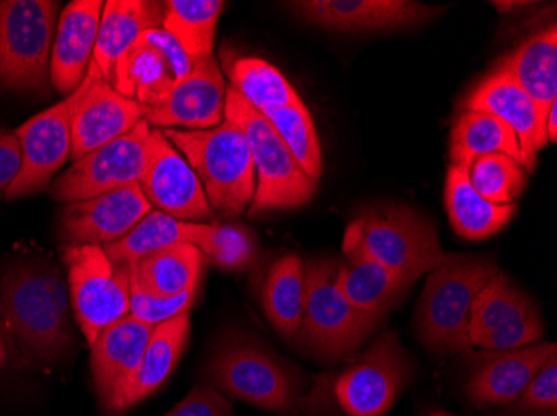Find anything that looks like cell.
I'll list each match as a JSON object with an SVG mask.
<instances>
[{"label":"cell","mask_w":557,"mask_h":416,"mask_svg":"<svg viewBox=\"0 0 557 416\" xmlns=\"http://www.w3.org/2000/svg\"><path fill=\"white\" fill-rule=\"evenodd\" d=\"M0 315L27 365H52L69 352L67 285L55 265L29 260L9 268L0 278Z\"/></svg>","instance_id":"1"},{"label":"cell","mask_w":557,"mask_h":416,"mask_svg":"<svg viewBox=\"0 0 557 416\" xmlns=\"http://www.w3.org/2000/svg\"><path fill=\"white\" fill-rule=\"evenodd\" d=\"M208 383L231 399L265 412L293 416L306 409L299 371L269 346L243 331H231L206 367Z\"/></svg>","instance_id":"2"},{"label":"cell","mask_w":557,"mask_h":416,"mask_svg":"<svg viewBox=\"0 0 557 416\" xmlns=\"http://www.w3.org/2000/svg\"><path fill=\"white\" fill-rule=\"evenodd\" d=\"M359 250L396 275L409 289L443 262L436 227L411 206L377 203L350 222L343 252Z\"/></svg>","instance_id":"3"},{"label":"cell","mask_w":557,"mask_h":416,"mask_svg":"<svg viewBox=\"0 0 557 416\" xmlns=\"http://www.w3.org/2000/svg\"><path fill=\"white\" fill-rule=\"evenodd\" d=\"M500 272L493 260L484 256H444L437 267L429 272L428 281L416 312V331L419 340L433 352L471 353L469 318L475 297L487 281Z\"/></svg>","instance_id":"4"},{"label":"cell","mask_w":557,"mask_h":416,"mask_svg":"<svg viewBox=\"0 0 557 416\" xmlns=\"http://www.w3.org/2000/svg\"><path fill=\"white\" fill-rule=\"evenodd\" d=\"M165 139L183 152L199 177L212 211L243 214L256 193V168L247 137L237 125L224 121L206 130L164 128Z\"/></svg>","instance_id":"5"},{"label":"cell","mask_w":557,"mask_h":416,"mask_svg":"<svg viewBox=\"0 0 557 416\" xmlns=\"http://www.w3.org/2000/svg\"><path fill=\"white\" fill-rule=\"evenodd\" d=\"M337 262L304 264V305L299 335L312 353L331 362L352 358L384 317L354 308L336 285Z\"/></svg>","instance_id":"6"},{"label":"cell","mask_w":557,"mask_h":416,"mask_svg":"<svg viewBox=\"0 0 557 416\" xmlns=\"http://www.w3.org/2000/svg\"><path fill=\"white\" fill-rule=\"evenodd\" d=\"M224 121L243 130L255 159L256 193L249 205L250 215L293 211L314 197L318 181L304 174L271 122L231 86L225 90Z\"/></svg>","instance_id":"7"},{"label":"cell","mask_w":557,"mask_h":416,"mask_svg":"<svg viewBox=\"0 0 557 416\" xmlns=\"http://www.w3.org/2000/svg\"><path fill=\"white\" fill-rule=\"evenodd\" d=\"M58 22L59 2L0 0V86L15 92L46 90Z\"/></svg>","instance_id":"8"},{"label":"cell","mask_w":557,"mask_h":416,"mask_svg":"<svg viewBox=\"0 0 557 416\" xmlns=\"http://www.w3.org/2000/svg\"><path fill=\"white\" fill-rule=\"evenodd\" d=\"M75 320L92 346L106 328L131 314L129 267L112 264L99 245L64 247Z\"/></svg>","instance_id":"9"},{"label":"cell","mask_w":557,"mask_h":416,"mask_svg":"<svg viewBox=\"0 0 557 416\" xmlns=\"http://www.w3.org/2000/svg\"><path fill=\"white\" fill-rule=\"evenodd\" d=\"M411 362L396 331L379 335L325 390L347 416H384L393 408L411 378Z\"/></svg>","instance_id":"10"},{"label":"cell","mask_w":557,"mask_h":416,"mask_svg":"<svg viewBox=\"0 0 557 416\" xmlns=\"http://www.w3.org/2000/svg\"><path fill=\"white\" fill-rule=\"evenodd\" d=\"M150 133L152 127L143 121L129 134L87 153L52 184L50 196L67 205L136 184L149 157Z\"/></svg>","instance_id":"11"},{"label":"cell","mask_w":557,"mask_h":416,"mask_svg":"<svg viewBox=\"0 0 557 416\" xmlns=\"http://www.w3.org/2000/svg\"><path fill=\"white\" fill-rule=\"evenodd\" d=\"M543 337V320L534 303L508 275L497 272L471 306L469 340L472 349H522Z\"/></svg>","instance_id":"12"},{"label":"cell","mask_w":557,"mask_h":416,"mask_svg":"<svg viewBox=\"0 0 557 416\" xmlns=\"http://www.w3.org/2000/svg\"><path fill=\"white\" fill-rule=\"evenodd\" d=\"M71 159L86 157L99 147L129 134L144 121L139 103L125 99L102 77L94 61L86 79L71 96Z\"/></svg>","instance_id":"13"},{"label":"cell","mask_w":557,"mask_h":416,"mask_svg":"<svg viewBox=\"0 0 557 416\" xmlns=\"http://www.w3.org/2000/svg\"><path fill=\"white\" fill-rule=\"evenodd\" d=\"M139 187L150 206L181 222L202 224L212 218L202 184L186 159L165 139L161 128L150 133L149 157Z\"/></svg>","instance_id":"14"},{"label":"cell","mask_w":557,"mask_h":416,"mask_svg":"<svg viewBox=\"0 0 557 416\" xmlns=\"http://www.w3.org/2000/svg\"><path fill=\"white\" fill-rule=\"evenodd\" d=\"M287 8L308 24L339 33L409 29L446 12V8L411 0H302Z\"/></svg>","instance_id":"15"},{"label":"cell","mask_w":557,"mask_h":416,"mask_svg":"<svg viewBox=\"0 0 557 416\" xmlns=\"http://www.w3.org/2000/svg\"><path fill=\"white\" fill-rule=\"evenodd\" d=\"M15 134L21 142L22 167L5 193L9 202L44 192L71 157V97L25 122Z\"/></svg>","instance_id":"16"},{"label":"cell","mask_w":557,"mask_h":416,"mask_svg":"<svg viewBox=\"0 0 557 416\" xmlns=\"http://www.w3.org/2000/svg\"><path fill=\"white\" fill-rule=\"evenodd\" d=\"M152 206L139 181L89 200L67 203L59 218V237L64 247L99 245L122 239Z\"/></svg>","instance_id":"17"},{"label":"cell","mask_w":557,"mask_h":416,"mask_svg":"<svg viewBox=\"0 0 557 416\" xmlns=\"http://www.w3.org/2000/svg\"><path fill=\"white\" fill-rule=\"evenodd\" d=\"M224 75L214 55L194 61L189 77L175 83L169 96L154 108H143L144 121L156 128L206 130L224 122Z\"/></svg>","instance_id":"18"},{"label":"cell","mask_w":557,"mask_h":416,"mask_svg":"<svg viewBox=\"0 0 557 416\" xmlns=\"http://www.w3.org/2000/svg\"><path fill=\"white\" fill-rule=\"evenodd\" d=\"M472 362L469 400L475 406L512 405L534 375L557 355L556 343L543 342L515 350H483L468 353Z\"/></svg>","instance_id":"19"},{"label":"cell","mask_w":557,"mask_h":416,"mask_svg":"<svg viewBox=\"0 0 557 416\" xmlns=\"http://www.w3.org/2000/svg\"><path fill=\"white\" fill-rule=\"evenodd\" d=\"M466 111H483L496 115L512 128L521 147L524 168L533 174L537 153L547 146V112L541 111L506 72L496 68L465 100Z\"/></svg>","instance_id":"20"},{"label":"cell","mask_w":557,"mask_h":416,"mask_svg":"<svg viewBox=\"0 0 557 416\" xmlns=\"http://www.w3.org/2000/svg\"><path fill=\"white\" fill-rule=\"evenodd\" d=\"M102 9V0H74L59 15L50 58V83L62 96H71L86 79L96 50Z\"/></svg>","instance_id":"21"},{"label":"cell","mask_w":557,"mask_h":416,"mask_svg":"<svg viewBox=\"0 0 557 416\" xmlns=\"http://www.w3.org/2000/svg\"><path fill=\"white\" fill-rule=\"evenodd\" d=\"M154 327L133 315L115 322L97 337L90 353L94 385L102 408H108L143 362Z\"/></svg>","instance_id":"22"},{"label":"cell","mask_w":557,"mask_h":416,"mask_svg":"<svg viewBox=\"0 0 557 416\" xmlns=\"http://www.w3.org/2000/svg\"><path fill=\"white\" fill-rule=\"evenodd\" d=\"M189 330V314L180 315L154 327L139 368L115 396L114 402L106 408L109 416L127 412L158 392L180 362L186 349Z\"/></svg>","instance_id":"23"},{"label":"cell","mask_w":557,"mask_h":416,"mask_svg":"<svg viewBox=\"0 0 557 416\" xmlns=\"http://www.w3.org/2000/svg\"><path fill=\"white\" fill-rule=\"evenodd\" d=\"M164 2L150 0H109L100 17L99 36L94 50V64L111 84L115 62L129 50L146 30L164 24Z\"/></svg>","instance_id":"24"},{"label":"cell","mask_w":557,"mask_h":416,"mask_svg":"<svg viewBox=\"0 0 557 416\" xmlns=\"http://www.w3.org/2000/svg\"><path fill=\"white\" fill-rule=\"evenodd\" d=\"M337 262L336 285L344 299L366 314L386 317L406 293V287L375 260L359 250H346Z\"/></svg>","instance_id":"25"},{"label":"cell","mask_w":557,"mask_h":416,"mask_svg":"<svg viewBox=\"0 0 557 416\" xmlns=\"http://www.w3.org/2000/svg\"><path fill=\"white\" fill-rule=\"evenodd\" d=\"M444 202L454 231L466 240H484L496 236L518 212L516 203L496 205L484 200L472 189L468 168L453 165L447 171Z\"/></svg>","instance_id":"26"},{"label":"cell","mask_w":557,"mask_h":416,"mask_svg":"<svg viewBox=\"0 0 557 416\" xmlns=\"http://www.w3.org/2000/svg\"><path fill=\"white\" fill-rule=\"evenodd\" d=\"M506 74L547 112L557 102V27L541 30L529 37L500 62Z\"/></svg>","instance_id":"27"},{"label":"cell","mask_w":557,"mask_h":416,"mask_svg":"<svg viewBox=\"0 0 557 416\" xmlns=\"http://www.w3.org/2000/svg\"><path fill=\"white\" fill-rule=\"evenodd\" d=\"M205 259L202 252L189 243L158 250L131 265V289L161 297L196 290Z\"/></svg>","instance_id":"28"},{"label":"cell","mask_w":557,"mask_h":416,"mask_svg":"<svg viewBox=\"0 0 557 416\" xmlns=\"http://www.w3.org/2000/svg\"><path fill=\"white\" fill-rule=\"evenodd\" d=\"M450 165L471 168L472 162L491 153H504L524 167L518 137L508 124L483 111H465L450 134Z\"/></svg>","instance_id":"29"},{"label":"cell","mask_w":557,"mask_h":416,"mask_svg":"<svg viewBox=\"0 0 557 416\" xmlns=\"http://www.w3.org/2000/svg\"><path fill=\"white\" fill-rule=\"evenodd\" d=\"M175 79L168 62L158 50L137 40L125 50L112 72L111 86L125 99L140 108H154L174 87Z\"/></svg>","instance_id":"30"},{"label":"cell","mask_w":557,"mask_h":416,"mask_svg":"<svg viewBox=\"0 0 557 416\" xmlns=\"http://www.w3.org/2000/svg\"><path fill=\"white\" fill-rule=\"evenodd\" d=\"M197 231H199V224L181 222L171 215L162 214V212L150 211L122 239L106 243L102 249L112 264L131 267L144 256L158 252V250L180 245V243L194 245Z\"/></svg>","instance_id":"31"},{"label":"cell","mask_w":557,"mask_h":416,"mask_svg":"<svg viewBox=\"0 0 557 416\" xmlns=\"http://www.w3.org/2000/svg\"><path fill=\"white\" fill-rule=\"evenodd\" d=\"M261 300L272 327L283 337H296L304 305V262L300 256H283L269 268Z\"/></svg>","instance_id":"32"},{"label":"cell","mask_w":557,"mask_h":416,"mask_svg":"<svg viewBox=\"0 0 557 416\" xmlns=\"http://www.w3.org/2000/svg\"><path fill=\"white\" fill-rule=\"evenodd\" d=\"M162 29L183 46L193 61L212 58L222 0H169Z\"/></svg>","instance_id":"33"},{"label":"cell","mask_w":557,"mask_h":416,"mask_svg":"<svg viewBox=\"0 0 557 416\" xmlns=\"http://www.w3.org/2000/svg\"><path fill=\"white\" fill-rule=\"evenodd\" d=\"M230 79L231 87L261 114L300 100L283 72L262 59H237L231 65Z\"/></svg>","instance_id":"34"},{"label":"cell","mask_w":557,"mask_h":416,"mask_svg":"<svg viewBox=\"0 0 557 416\" xmlns=\"http://www.w3.org/2000/svg\"><path fill=\"white\" fill-rule=\"evenodd\" d=\"M277 136L286 143L304 174L318 181L322 175V152L311 112L302 100L265 112Z\"/></svg>","instance_id":"35"},{"label":"cell","mask_w":557,"mask_h":416,"mask_svg":"<svg viewBox=\"0 0 557 416\" xmlns=\"http://www.w3.org/2000/svg\"><path fill=\"white\" fill-rule=\"evenodd\" d=\"M472 189L487 202L509 205L521 199L529 184L528 172L504 153L475 159L469 168Z\"/></svg>","instance_id":"36"},{"label":"cell","mask_w":557,"mask_h":416,"mask_svg":"<svg viewBox=\"0 0 557 416\" xmlns=\"http://www.w3.org/2000/svg\"><path fill=\"white\" fill-rule=\"evenodd\" d=\"M194 245L224 272H243L256 262V242L239 225L199 224Z\"/></svg>","instance_id":"37"},{"label":"cell","mask_w":557,"mask_h":416,"mask_svg":"<svg viewBox=\"0 0 557 416\" xmlns=\"http://www.w3.org/2000/svg\"><path fill=\"white\" fill-rule=\"evenodd\" d=\"M512 409L522 416H557V355L529 381Z\"/></svg>","instance_id":"38"},{"label":"cell","mask_w":557,"mask_h":416,"mask_svg":"<svg viewBox=\"0 0 557 416\" xmlns=\"http://www.w3.org/2000/svg\"><path fill=\"white\" fill-rule=\"evenodd\" d=\"M197 289L174 297L150 295L137 289H131V314L143 324L158 327L164 322L189 314L196 302Z\"/></svg>","instance_id":"39"},{"label":"cell","mask_w":557,"mask_h":416,"mask_svg":"<svg viewBox=\"0 0 557 416\" xmlns=\"http://www.w3.org/2000/svg\"><path fill=\"white\" fill-rule=\"evenodd\" d=\"M164 416H234L233 405L212 385H197L193 392Z\"/></svg>","instance_id":"40"},{"label":"cell","mask_w":557,"mask_h":416,"mask_svg":"<svg viewBox=\"0 0 557 416\" xmlns=\"http://www.w3.org/2000/svg\"><path fill=\"white\" fill-rule=\"evenodd\" d=\"M137 40L158 50L162 59L168 62L169 68H171L172 75H174L175 83H180V80L189 77L194 68V61L189 58L186 50L183 49V46H181L168 30L162 29V27L149 29Z\"/></svg>","instance_id":"41"},{"label":"cell","mask_w":557,"mask_h":416,"mask_svg":"<svg viewBox=\"0 0 557 416\" xmlns=\"http://www.w3.org/2000/svg\"><path fill=\"white\" fill-rule=\"evenodd\" d=\"M22 167V150L17 134L0 128V200L5 199L9 187Z\"/></svg>","instance_id":"42"},{"label":"cell","mask_w":557,"mask_h":416,"mask_svg":"<svg viewBox=\"0 0 557 416\" xmlns=\"http://www.w3.org/2000/svg\"><path fill=\"white\" fill-rule=\"evenodd\" d=\"M12 342L8 331L0 324V368L5 367V363L11 358Z\"/></svg>","instance_id":"43"},{"label":"cell","mask_w":557,"mask_h":416,"mask_svg":"<svg viewBox=\"0 0 557 416\" xmlns=\"http://www.w3.org/2000/svg\"><path fill=\"white\" fill-rule=\"evenodd\" d=\"M546 137L547 142H556L557 140V102L550 105L546 117Z\"/></svg>","instance_id":"44"},{"label":"cell","mask_w":557,"mask_h":416,"mask_svg":"<svg viewBox=\"0 0 557 416\" xmlns=\"http://www.w3.org/2000/svg\"><path fill=\"white\" fill-rule=\"evenodd\" d=\"M428 416H454L449 415V413L441 412V409H434V412L429 413Z\"/></svg>","instance_id":"45"}]
</instances>
